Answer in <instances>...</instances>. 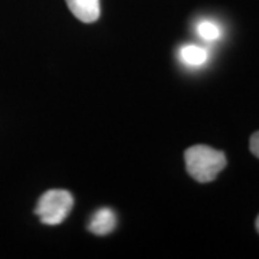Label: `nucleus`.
I'll return each instance as SVG.
<instances>
[{"label": "nucleus", "mask_w": 259, "mask_h": 259, "mask_svg": "<svg viewBox=\"0 0 259 259\" xmlns=\"http://www.w3.org/2000/svg\"><path fill=\"white\" fill-rule=\"evenodd\" d=\"M187 173L199 183L213 182L226 167V157L222 151L209 146H193L185 153Z\"/></svg>", "instance_id": "obj_1"}, {"label": "nucleus", "mask_w": 259, "mask_h": 259, "mask_svg": "<svg viewBox=\"0 0 259 259\" xmlns=\"http://www.w3.org/2000/svg\"><path fill=\"white\" fill-rule=\"evenodd\" d=\"M74 206V196L68 190L52 189L40 196L35 213L40 222L55 226L68 218Z\"/></svg>", "instance_id": "obj_2"}, {"label": "nucleus", "mask_w": 259, "mask_h": 259, "mask_svg": "<svg viewBox=\"0 0 259 259\" xmlns=\"http://www.w3.org/2000/svg\"><path fill=\"white\" fill-rule=\"evenodd\" d=\"M75 18L83 23H93L100 18V0H65Z\"/></svg>", "instance_id": "obj_3"}, {"label": "nucleus", "mask_w": 259, "mask_h": 259, "mask_svg": "<svg viewBox=\"0 0 259 259\" xmlns=\"http://www.w3.org/2000/svg\"><path fill=\"white\" fill-rule=\"evenodd\" d=\"M117 226V216L112 212L110 207H102L100 210H97L93 216L91 222L88 225V229L94 235L104 236L111 233Z\"/></svg>", "instance_id": "obj_4"}, {"label": "nucleus", "mask_w": 259, "mask_h": 259, "mask_svg": "<svg viewBox=\"0 0 259 259\" xmlns=\"http://www.w3.org/2000/svg\"><path fill=\"white\" fill-rule=\"evenodd\" d=\"M179 56L183 64L196 68V66H202L207 61V51L197 45H185L180 49Z\"/></svg>", "instance_id": "obj_5"}, {"label": "nucleus", "mask_w": 259, "mask_h": 259, "mask_svg": "<svg viewBox=\"0 0 259 259\" xmlns=\"http://www.w3.org/2000/svg\"><path fill=\"white\" fill-rule=\"evenodd\" d=\"M197 33L199 36L204 39V40H209L213 42L216 39H219L222 35V29L219 28V25H216L212 20H202L199 25H197Z\"/></svg>", "instance_id": "obj_6"}, {"label": "nucleus", "mask_w": 259, "mask_h": 259, "mask_svg": "<svg viewBox=\"0 0 259 259\" xmlns=\"http://www.w3.org/2000/svg\"><path fill=\"white\" fill-rule=\"evenodd\" d=\"M250 151L253 153V156H256L259 158V131H256L255 134H252L250 137Z\"/></svg>", "instance_id": "obj_7"}, {"label": "nucleus", "mask_w": 259, "mask_h": 259, "mask_svg": "<svg viewBox=\"0 0 259 259\" xmlns=\"http://www.w3.org/2000/svg\"><path fill=\"white\" fill-rule=\"evenodd\" d=\"M256 231H258V233H259V216L256 218Z\"/></svg>", "instance_id": "obj_8"}]
</instances>
